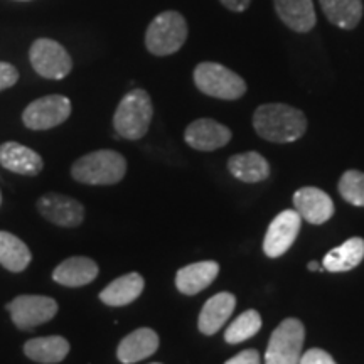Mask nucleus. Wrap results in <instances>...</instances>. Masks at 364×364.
<instances>
[{
    "label": "nucleus",
    "instance_id": "f257e3e1",
    "mask_svg": "<svg viewBox=\"0 0 364 364\" xmlns=\"http://www.w3.org/2000/svg\"><path fill=\"white\" fill-rule=\"evenodd\" d=\"M253 127L262 139L273 144H290L307 130V118L299 108L285 103H267L253 113Z\"/></svg>",
    "mask_w": 364,
    "mask_h": 364
},
{
    "label": "nucleus",
    "instance_id": "f03ea898",
    "mask_svg": "<svg viewBox=\"0 0 364 364\" xmlns=\"http://www.w3.org/2000/svg\"><path fill=\"white\" fill-rule=\"evenodd\" d=\"M127 161L115 150H97L78 159L71 167L73 179L90 186H112L124 179Z\"/></svg>",
    "mask_w": 364,
    "mask_h": 364
},
{
    "label": "nucleus",
    "instance_id": "7ed1b4c3",
    "mask_svg": "<svg viewBox=\"0 0 364 364\" xmlns=\"http://www.w3.org/2000/svg\"><path fill=\"white\" fill-rule=\"evenodd\" d=\"M154 107L150 95L145 90H132L118 103L113 127L120 136L127 140H140L149 132L152 122Z\"/></svg>",
    "mask_w": 364,
    "mask_h": 364
},
{
    "label": "nucleus",
    "instance_id": "20e7f679",
    "mask_svg": "<svg viewBox=\"0 0 364 364\" xmlns=\"http://www.w3.org/2000/svg\"><path fill=\"white\" fill-rule=\"evenodd\" d=\"M189 27L184 16L176 11H166L156 16L145 33V48L154 56H171L188 41Z\"/></svg>",
    "mask_w": 364,
    "mask_h": 364
},
{
    "label": "nucleus",
    "instance_id": "39448f33",
    "mask_svg": "<svg viewBox=\"0 0 364 364\" xmlns=\"http://www.w3.org/2000/svg\"><path fill=\"white\" fill-rule=\"evenodd\" d=\"M194 83L201 93L220 100H238L247 93L245 80L218 63L206 61L196 66Z\"/></svg>",
    "mask_w": 364,
    "mask_h": 364
},
{
    "label": "nucleus",
    "instance_id": "423d86ee",
    "mask_svg": "<svg viewBox=\"0 0 364 364\" xmlns=\"http://www.w3.org/2000/svg\"><path fill=\"white\" fill-rule=\"evenodd\" d=\"M306 339V327L299 318H285L273 331L268 343L265 364H299L302 358V346Z\"/></svg>",
    "mask_w": 364,
    "mask_h": 364
},
{
    "label": "nucleus",
    "instance_id": "0eeeda50",
    "mask_svg": "<svg viewBox=\"0 0 364 364\" xmlns=\"http://www.w3.org/2000/svg\"><path fill=\"white\" fill-rule=\"evenodd\" d=\"M29 61L34 71L46 80H63L73 70L70 53L54 39L34 41L29 49Z\"/></svg>",
    "mask_w": 364,
    "mask_h": 364
},
{
    "label": "nucleus",
    "instance_id": "6e6552de",
    "mask_svg": "<svg viewBox=\"0 0 364 364\" xmlns=\"http://www.w3.org/2000/svg\"><path fill=\"white\" fill-rule=\"evenodd\" d=\"M71 115L70 98L63 95H48L34 100L22 112V122L31 130H49L65 124Z\"/></svg>",
    "mask_w": 364,
    "mask_h": 364
},
{
    "label": "nucleus",
    "instance_id": "1a4fd4ad",
    "mask_svg": "<svg viewBox=\"0 0 364 364\" xmlns=\"http://www.w3.org/2000/svg\"><path fill=\"white\" fill-rule=\"evenodd\" d=\"M7 311L14 324L27 331L54 318L58 314V304L46 295H19L7 304Z\"/></svg>",
    "mask_w": 364,
    "mask_h": 364
},
{
    "label": "nucleus",
    "instance_id": "9d476101",
    "mask_svg": "<svg viewBox=\"0 0 364 364\" xmlns=\"http://www.w3.org/2000/svg\"><path fill=\"white\" fill-rule=\"evenodd\" d=\"M300 223H302V218L295 209H285L272 221L263 240V252L267 257L279 258L289 252L294 241L297 240Z\"/></svg>",
    "mask_w": 364,
    "mask_h": 364
},
{
    "label": "nucleus",
    "instance_id": "9b49d317",
    "mask_svg": "<svg viewBox=\"0 0 364 364\" xmlns=\"http://www.w3.org/2000/svg\"><path fill=\"white\" fill-rule=\"evenodd\" d=\"M38 209L46 220L63 228H76L85 220L83 204L70 198V196H63L58 193H48L41 196L38 201Z\"/></svg>",
    "mask_w": 364,
    "mask_h": 364
},
{
    "label": "nucleus",
    "instance_id": "f8f14e48",
    "mask_svg": "<svg viewBox=\"0 0 364 364\" xmlns=\"http://www.w3.org/2000/svg\"><path fill=\"white\" fill-rule=\"evenodd\" d=\"M184 140L189 147L201 152L221 149L231 140V130L211 118H199L188 125Z\"/></svg>",
    "mask_w": 364,
    "mask_h": 364
},
{
    "label": "nucleus",
    "instance_id": "ddd939ff",
    "mask_svg": "<svg viewBox=\"0 0 364 364\" xmlns=\"http://www.w3.org/2000/svg\"><path fill=\"white\" fill-rule=\"evenodd\" d=\"M295 211L311 225H322L334 215V203L324 191L317 188H302L294 194Z\"/></svg>",
    "mask_w": 364,
    "mask_h": 364
},
{
    "label": "nucleus",
    "instance_id": "4468645a",
    "mask_svg": "<svg viewBox=\"0 0 364 364\" xmlns=\"http://www.w3.org/2000/svg\"><path fill=\"white\" fill-rule=\"evenodd\" d=\"M159 349V336L149 327H140L130 332L127 338L120 341L117 349L118 361L124 364H134L152 356Z\"/></svg>",
    "mask_w": 364,
    "mask_h": 364
},
{
    "label": "nucleus",
    "instance_id": "2eb2a0df",
    "mask_svg": "<svg viewBox=\"0 0 364 364\" xmlns=\"http://www.w3.org/2000/svg\"><path fill=\"white\" fill-rule=\"evenodd\" d=\"M0 164L7 171L21 176H38L44 167L43 157L36 150L17 142L0 145Z\"/></svg>",
    "mask_w": 364,
    "mask_h": 364
},
{
    "label": "nucleus",
    "instance_id": "dca6fc26",
    "mask_svg": "<svg viewBox=\"0 0 364 364\" xmlns=\"http://www.w3.org/2000/svg\"><path fill=\"white\" fill-rule=\"evenodd\" d=\"M277 16L295 33H311L316 26V9L312 0H273Z\"/></svg>",
    "mask_w": 364,
    "mask_h": 364
},
{
    "label": "nucleus",
    "instance_id": "f3484780",
    "mask_svg": "<svg viewBox=\"0 0 364 364\" xmlns=\"http://www.w3.org/2000/svg\"><path fill=\"white\" fill-rule=\"evenodd\" d=\"M236 307V297L230 292L216 294L204 304L201 314H199L198 327L203 334L213 336L226 324Z\"/></svg>",
    "mask_w": 364,
    "mask_h": 364
},
{
    "label": "nucleus",
    "instance_id": "a211bd4d",
    "mask_svg": "<svg viewBox=\"0 0 364 364\" xmlns=\"http://www.w3.org/2000/svg\"><path fill=\"white\" fill-rule=\"evenodd\" d=\"M98 277V265L88 257L66 258L54 268L53 280L65 287L88 285Z\"/></svg>",
    "mask_w": 364,
    "mask_h": 364
},
{
    "label": "nucleus",
    "instance_id": "6ab92c4d",
    "mask_svg": "<svg viewBox=\"0 0 364 364\" xmlns=\"http://www.w3.org/2000/svg\"><path fill=\"white\" fill-rule=\"evenodd\" d=\"M220 265L216 262H199L181 268L176 275V287L181 294L196 295L216 280Z\"/></svg>",
    "mask_w": 364,
    "mask_h": 364
},
{
    "label": "nucleus",
    "instance_id": "aec40b11",
    "mask_svg": "<svg viewBox=\"0 0 364 364\" xmlns=\"http://www.w3.org/2000/svg\"><path fill=\"white\" fill-rule=\"evenodd\" d=\"M145 280L140 273L132 272L113 280L100 292V300L110 307H124L134 302L144 292Z\"/></svg>",
    "mask_w": 364,
    "mask_h": 364
},
{
    "label": "nucleus",
    "instance_id": "412c9836",
    "mask_svg": "<svg viewBox=\"0 0 364 364\" xmlns=\"http://www.w3.org/2000/svg\"><path fill=\"white\" fill-rule=\"evenodd\" d=\"M70 353V343L61 336H46L34 338L24 344V354L41 364H56Z\"/></svg>",
    "mask_w": 364,
    "mask_h": 364
},
{
    "label": "nucleus",
    "instance_id": "4be33fe9",
    "mask_svg": "<svg viewBox=\"0 0 364 364\" xmlns=\"http://www.w3.org/2000/svg\"><path fill=\"white\" fill-rule=\"evenodd\" d=\"M228 169L236 179L250 184L265 181L270 176V164L258 152L236 154L228 161Z\"/></svg>",
    "mask_w": 364,
    "mask_h": 364
},
{
    "label": "nucleus",
    "instance_id": "5701e85b",
    "mask_svg": "<svg viewBox=\"0 0 364 364\" xmlns=\"http://www.w3.org/2000/svg\"><path fill=\"white\" fill-rule=\"evenodd\" d=\"M364 260V240L363 238H351L344 241L341 247L331 250L324 257L322 268L327 272L339 273L349 272L356 268L359 263Z\"/></svg>",
    "mask_w": 364,
    "mask_h": 364
},
{
    "label": "nucleus",
    "instance_id": "b1692460",
    "mask_svg": "<svg viewBox=\"0 0 364 364\" xmlns=\"http://www.w3.org/2000/svg\"><path fill=\"white\" fill-rule=\"evenodd\" d=\"M327 21L344 31L358 27L363 19V0H318Z\"/></svg>",
    "mask_w": 364,
    "mask_h": 364
},
{
    "label": "nucleus",
    "instance_id": "393cba45",
    "mask_svg": "<svg viewBox=\"0 0 364 364\" xmlns=\"http://www.w3.org/2000/svg\"><path fill=\"white\" fill-rule=\"evenodd\" d=\"M33 255L21 238L9 231H0V265L9 272L19 273L29 267Z\"/></svg>",
    "mask_w": 364,
    "mask_h": 364
},
{
    "label": "nucleus",
    "instance_id": "a878e982",
    "mask_svg": "<svg viewBox=\"0 0 364 364\" xmlns=\"http://www.w3.org/2000/svg\"><path fill=\"white\" fill-rule=\"evenodd\" d=\"M262 329V317L257 311H245L231 322L225 332L228 344H240L243 341L253 338Z\"/></svg>",
    "mask_w": 364,
    "mask_h": 364
},
{
    "label": "nucleus",
    "instance_id": "bb28decb",
    "mask_svg": "<svg viewBox=\"0 0 364 364\" xmlns=\"http://www.w3.org/2000/svg\"><path fill=\"white\" fill-rule=\"evenodd\" d=\"M339 193L344 201L364 208V172L348 171L339 181Z\"/></svg>",
    "mask_w": 364,
    "mask_h": 364
},
{
    "label": "nucleus",
    "instance_id": "cd10ccee",
    "mask_svg": "<svg viewBox=\"0 0 364 364\" xmlns=\"http://www.w3.org/2000/svg\"><path fill=\"white\" fill-rule=\"evenodd\" d=\"M19 81V71L11 63L0 61V91L12 88Z\"/></svg>",
    "mask_w": 364,
    "mask_h": 364
},
{
    "label": "nucleus",
    "instance_id": "c85d7f7f",
    "mask_svg": "<svg viewBox=\"0 0 364 364\" xmlns=\"http://www.w3.org/2000/svg\"><path fill=\"white\" fill-rule=\"evenodd\" d=\"M299 364H338V363H336L334 358H332L327 351H324V349L314 348L302 354Z\"/></svg>",
    "mask_w": 364,
    "mask_h": 364
},
{
    "label": "nucleus",
    "instance_id": "c756f323",
    "mask_svg": "<svg viewBox=\"0 0 364 364\" xmlns=\"http://www.w3.org/2000/svg\"><path fill=\"white\" fill-rule=\"evenodd\" d=\"M225 364H260V353L255 351V349H245V351L228 359Z\"/></svg>",
    "mask_w": 364,
    "mask_h": 364
},
{
    "label": "nucleus",
    "instance_id": "7c9ffc66",
    "mask_svg": "<svg viewBox=\"0 0 364 364\" xmlns=\"http://www.w3.org/2000/svg\"><path fill=\"white\" fill-rule=\"evenodd\" d=\"M220 2L225 6L228 11L231 12H243L247 11L252 4V0H220Z\"/></svg>",
    "mask_w": 364,
    "mask_h": 364
},
{
    "label": "nucleus",
    "instance_id": "2f4dec72",
    "mask_svg": "<svg viewBox=\"0 0 364 364\" xmlns=\"http://www.w3.org/2000/svg\"><path fill=\"white\" fill-rule=\"evenodd\" d=\"M307 268H309V270H312V272H317V270H321V265H318L317 262H312V263H309Z\"/></svg>",
    "mask_w": 364,
    "mask_h": 364
},
{
    "label": "nucleus",
    "instance_id": "473e14b6",
    "mask_svg": "<svg viewBox=\"0 0 364 364\" xmlns=\"http://www.w3.org/2000/svg\"><path fill=\"white\" fill-rule=\"evenodd\" d=\"M0 204H2V194H0Z\"/></svg>",
    "mask_w": 364,
    "mask_h": 364
},
{
    "label": "nucleus",
    "instance_id": "72a5a7b5",
    "mask_svg": "<svg viewBox=\"0 0 364 364\" xmlns=\"http://www.w3.org/2000/svg\"><path fill=\"white\" fill-rule=\"evenodd\" d=\"M152 364H161V363H152Z\"/></svg>",
    "mask_w": 364,
    "mask_h": 364
}]
</instances>
